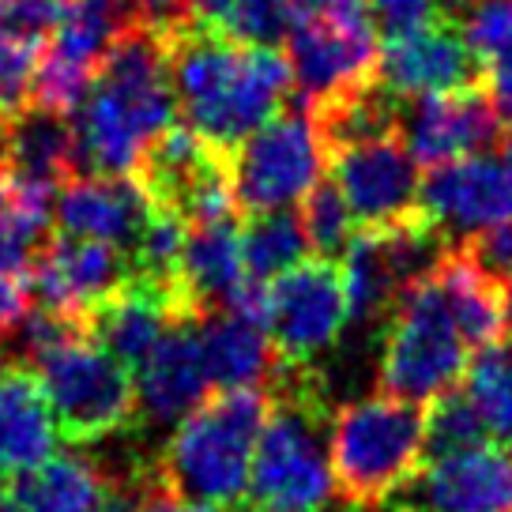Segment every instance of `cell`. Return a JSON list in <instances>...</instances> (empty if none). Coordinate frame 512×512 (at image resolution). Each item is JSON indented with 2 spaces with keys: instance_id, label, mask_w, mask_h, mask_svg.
I'll list each match as a JSON object with an SVG mask.
<instances>
[{
  "instance_id": "6da1fadb",
  "label": "cell",
  "mask_w": 512,
  "mask_h": 512,
  "mask_svg": "<svg viewBox=\"0 0 512 512\" xmlns=\"http://www.w3.org/2000/svg\"><path fill=\"white\" fill-rule=\"evenodd\" d=\"M162 23L177 117L211 147L234 151L290 102L294 72L279 46L230 42L189 16Z\"/></svg>"
},
{
  "instance_id": "7a4b0ae2",
  "label": "cell",
  "mask_w": 512,
  "mask_h": 512,
  "mask_svg": "<svg viewBox=\"0 0 512 512\" xmlns=\"http://www.w3.org/2000/svg\"><path fill=\"white\" fill-rule=\"evenodd\" d=\"M166 23L140 16L113 38L95 83L72 110L80 174H132L147 144L174 125Z\"/></svg>"
},
{
  "instance_id": "3957f363",
  "label": "cell",
  "mask_w": 512,
  "mask_h": 512,
  "mask_svg": "<svg viewBox=\"0 0 512 512\" xmlns=\"http://www.w3.org/2000/svg\"><path fill=\"white\" fill-rule=\"evenodd\" d=\"M249 475L253 512H324L336 497L332 415L317 366L283 362Z\"/></svg>"
},
{
  "instance_id": "277c9868",
  "label": "cell",
  "mask_w": 512,
  "mask_h": 512,
  "mask_svg": "<svg viewBox=\"0 0 512 512\" xmlns=\"http://www.w3.org/2000/svg\"><path fill=\"white\" fill-rule=\"evenodd\" d=\"M272 396L268 388L211 392L189 418H181L155 456V475L177 497L230 509L249 494L256 441Z\"/></svg>"
},
{
  "instance_id": "5b68a950",
  "label": "cell",
  "mask_w": 512,
  "mask_h": 512,
  "mask_svg": "<svg viewBox=\"0 0 512 512\" xmlns=\"http://www.w3.org/2000/svg\"><path fill=\"white\" fill-rule=\"evenodd\" d=\"M426 460L422 403L373 392L332 411V471L336 494L351 509L381 505Z\"/></svg>"
},
{
  "instance_id": "8992f818",
  "label": "cell",
  "mask_w": 512,
  "mask_h": 512,
  "mask_svg": "<svg viewBox=\"0 0 512 512\" xmlns=\"http://www.w3.org/2000/svg\"><path fill=\"white\" fill-rule=\"evenodd\" d=\"M471 343L448 309L433 272L403 287L384 317V343L377 362V388L400 400L430 403L456 388L471 366Z\"/></svg>"
},
{
  "instance_id": "52a82bcc",
  "label": "cell",
  "mask_w": 512,
  "mask_h": 512,
  "mask_svg": "<svg viewBox=\"0 0 512 512\" xmlns=\"http://www.w3.org/2000/svg\"><path fill=\"white\" fill-rule=\"evenodd\" d=\"M46 384L53 415L72 445H95L136 422V377L80 328L49 343L31 362Z\"/></svg>"
},
{
  "instance_id": "ba28073f",
  "label": "cell",
  "mask_w": 512,
  "mask_h": 512,
  "mask_svg": "<svg viewBox=\"0 0 512 512\" xmlns=\"http://www.w3.org/2000/svg\"><path fill=\"white\" fill-rule=\"evenodd\" d=\"M287 61L302 102L332 98L377 76V27L366 0H294Z\"/></svg>"
},
{
  "instance_id": "9c48e42d",
  "label": "cell",
  "mask_w": 512,
  "mask_h": 512,
  "mask_svg": "<svg viewBox=\"0 0 512 512\" xmlns=\"http://www.w3.org/2000/svg\"><path fill=\"white\" fill-rule=\"evenodd\" d=\"M226 155L241 215L298 208L328 170L309 110L294 98Z\"/></svg>"
},
{
  "instance_id": "30bf717a",
  "label": "cell",
  "mask_w": 512,
  "mask_h": 512,
  "mask_svg": "<svg viewBox=\"0 0 512 512\" xmlns=\"http://www.w3.org/2000/svg\"><path fill=\"white\" fill-rule=\"evenodd\" d=\"M128 177L140 185L151 208L174 211L189 226L241 215L230 185V155L200 140L189 125L159 132Z\"/></svg>"
},
{
  "instance_id": "8fae6325",
  "label": "cell",
  "mask_w": 512,
  "mask_h": 512,
  "mask_svg": "<svg viewBox=\"0 0 512 512\" xmlns=\"http://www.w3.org/2000/svg\"><path fill=\"white\" fill-rule=\"evenodd\" d=\"M351 320L343 264L328 256H305L268 283V317L264 328L279 347L283 362L317 366L320 354L339 343Z\"/></svg>"
},
{
  "instance_id": "7c38bea8",
  "label": "cell",
  "mask_w": 512,
  "mask_h": 512,
  "mask_svg": "<svg viewBox=\"0 0 512 512\" xmlns=\"http://www.w3.org/2000/svg\"><path fill=\"white\" fill-rule=\"evenodd\" d=\"M422 166L400 128L377 132L328 155V177L347 196L358 226H392L422 211Z\"/></svg>"
},
{
  "instance_id": "4fadbf2b",
  "label": "cell",
  "mask_w": 512,
  "mask_h": 512,
  "mask_svg": "<svg viewBox=\"0 0 512 512\" xmlns=\"http://www.w3.org/2000/svg\"><path fill=\"white\" fill-rule=\"evenodd\" d=\"M384 505L400 512H512V448L482 441L426 460Z\"/></svg>"
},
{
  "instance_id": "5bb4252c",
  "label": "cell",
  "mask_w": 512,
  "mask_h": 512,
  "mask_svg": "<svg viewBox=\"0 0 512 512\" xmlns=\"http://www.w3.org/2000/svg\"><path fill=\"white\" fill-rule=\"evenodd\" d=\"M400 136L407 151L418 159V166L433 170L441 162L494 151L497 144H505V121H501L486 83H479V87L403 98Z\"/></svg>"
},
{
  "instance_id": "9a60e30c",
  "label": "cell",
  "mask_w": 512,
  "mask_h": 512,
  "mask_svg": "<svg viewBox=\"0 0 512 512\" xmlns=\"http://www.w3.org/2000/svg\"><path fill=\"white\" fill-rule=\"evenodd\" d=\"M422 211L452 245L512 219V162L494 151L441 162L422 177Z\"/></svg>"
},
{
  "instance_id": "2e32d148",
  "label": "cell",
  "mask_w": 512,
  "mask_h": 512,
  "mask_svg": "<svg viewBox=\"0 0 512 512\" xmlns=\"http://www.w3.org/2000/svg\"><path fill=\"white\" fill-rule=\"evenodd\" d=\"M377 76L400 98H415L433 91H456V87H479L486 83V68L475 46L467 42L464 23L441 12L415 31L384 38Z\"/></svg>"
},
{
  "instance_id": "e0dca14e",
  "label": "cell",
  "mask_w": 512,
  "mask_h": 512,
  "mask_svg": "<svg viewBox=\"0 0 512 512\" xmlns=\"http://www.w3.org/2000/svg\"><path fill=\"white\" fill-rule=\"evenodd\" d=\"M128 279H132V256L121 245L72 238V234H53L31 264L34 305H46L53 313L76 320H83V313L98 298H106Z\"/></svg>"
},
{
  "instance_id": "ac0fdd59",
  "label": "cell",
  "mask_w": 512,
  "mask_h": 512,
  "mask_svg": "<svg viewBox=\"0 0 512 512\" xmlns=\"http://www.w3.org/2000/svg\"><path fill=\"white\" fill-rule=\"evenodd\" d=\"M136 373V418L155 430H174L215 392L196 320H177Z\"/></svg>"
},
{
  "instance_id": "d6986e66",
  "label": "cell",
  "mask_w": 512,
  "mask_h": 512,
  "mask_svg": "<svg viewBox=\"0 0 512 512\" xmlns=\"http://www.w3.org/2000/svg\"><path fill=\"white\" fill-rule=\"evenodd\" d=\"M177 320H192L181 294L132 275L128 283L110 290L83 313V332L95 339L98 347H106L117 362L136 369Z\"/></svg>"
},
{
  "instance_id": "ffe728a7",
  "label": "cell",
  "mask_w": 512,
  "mask_h": 512,
  "mask_svg": "<svg viewBox=\"0 0 512 512\" xmlns=\"http://www.w3.org/2000/svg\"><path fill=\"white\" fill-rule=\"evenodd\" d=\"M151 204L128 174H76L53 196V226L72 238L110 241L132 249L144 230Z\"/></svg>"
},
{
  "instance_id": "44dd1931",
  "label": "cell",
  "mask_w": 512,
  "mask_h": 512,
  "mask_svg": "<svg viewBox=\"0 0 512 512\" xmlns=\"http://www.w3.org/2000/svg\"><path fill=\"white\" fill-rule=\"evenodd\" d=\"M57 415L38 369L4 362L0 369V471L23 475L57 452Z\"/></svg>"
},
{
  "instance_id": "7402d4cb",
  "label": "cell",
  "mask_w": 512,
  "mask_h": 512,
  "mask_svg": "<svg viewBox=\"0 0 512 512\" xmlns=\"http://www.w3.org/2000/svg\"><path fill=\"white\" fill-rule=\"evenodd\" d=\"M245 260H241V223L238 215L215 223L189 226V238L181 249L177 283L185 294L192 320H204L234 302L245 287Z\"/></svg>"
},
{
  "instance_id": "603a6c76",
  "label": "cell",
  "mask_w": 512,
  "mask_h": 512,
  "mask_svg": "<svg viewBox=\"0 0 512 512\" xmlns=\"http://www.w3.org/2000/svg\"><path fill=\"white\" fill-rule=\"evenodd\" d=\"M215 392L223 388H268L283 369V354L260 320L238 309H219L196 320Z\"/></svg>"
},
{
  "instance_id": "cb8c5ba5",
  "label": "cell",
  "mask_w": 512,
  "mask_h": 512,
  "mask_svg": "<svg viewBox=\"0 0 512 512\" xmlns=\"http://www.w3.org/2000/svg\"><path fill=\"white\" fill-rule=\"evenodd\" d=\"M117 471L95 456H49L42 467L12 475L19 512H106Z\"/></svg>"
},
{
  "instance_id": "d4e9b609",
  "label": "cell",
  "mask_w": 512,
  "mask_h": 512,
  "mask_svg": "<svg viewBox=\"0 0 512 512\" xmlns=\"http://www.w3.org/2000/svg\"><path fill=\"white\" fill-rule=\"evenodd\" d=\"M4 166L16 170L27 181H38L46 189H61L68 177L80 174L76 166V132L72 113L49 110L31 102L27 110L8 117V144H4Z\"/></svg>"
},
{
  "instance_id": "484cf974",
  "label": "cell",
  "mask_w": 512,
  "mask_h": 512,
  "mask_svg": "<svg viewBox=\"0 0 512 512\" xmlns=\"http://www.w3.org/2000/svg\"><path fill=\"white\" fill-rule=\"evenodd\" d=\"M53 196L57 192L0 166V264L31 272L34 256L53 238Z\"/></svg>"
},
{
  "instance_id": "4316f807",
  "label": "cell",
  "mask_w": 512,
  "mask_h": 512,
  "mask_svg": "<svg viewBox=\"0 0 512 512\" xmlns=\"http://www.w3.org/2000/svg\"><path fill=\"white\" fill-rule=\"evenodd\" d=\"M309 249V234H305L302 211H260V215H245L241 226V260H245V275L253 283H272L275 275L302 264Z\"/></svg>"
},
{
  "instance_id": "83f0119b",
  "label": "cell",
  "mask_w": 512,
  "mask_h": 512,
  "mask_svg": "<svg viewBox=\"0 0 512 512\" xmlns=\"http://www.w3.org/2000/svg\"><path fill=\"white\" fill-rule=\"evenodd\" d=\"M185 16L245 46H283L294 0H189Z\"/></svg>"
},
{
  "instance_id": "f1b7e54d",
  "label": "cell",
  "mask_w": 512,
  "mask_h": 512,
  "mask_svg": "<svg viewBox=\"0 0 512 512\" xmlns=\"http://www.w3.org/2000/svg\"><path fill=\"white\" fill-rule=\"evenodd\" d=\"M464 34L486 68V91L501 121L512 125V0H475L464 16Z\"/></svg>"
},
{
  "instance_id": "f546056e",
  "label": "cell",
  "mask_w": 512,
  "mask_h": 512,
  "mask_svg": "<svg viewBox=\"0 0 512 512\" xmlns=\"http://www.w3.org/2000/svg\"><path fill=\"white\" fill-rule=\"evenodd\" d=\"M464 388L479 407L490 437L512 448V336L475 354L464 373Z\"/></svg>"
},
{
  "instance_id": "4dcf8cb0",
  "label": "cell",
  "mask_w": 512,
  "mask_h": 512,
  "mask_svg": "<svg viewBox=\"0 0 512 512\" xmlns=\"http://www.w3.org/2000/svg\"><path fill=\"white\" fill-rule=\"evenodd\" d=\"M490 441V430L482 422L475 400L467 396V388H448L426 407V460H441L452 452L475 448ZM422 460V464H426Z\"/></svg>"
},
{
  "instance_id": "1f68e13d",
  "label": "cell",
  "mask_w": 512,
  "mask_h": 512,
  "mask_svg": "<svg viewBox=\"0 0 512 512\" xmlns=\"http://www.w3.org/2000/svg\"><path fill=\"white\" fill-rule=\"evenodd\" d=\"M302 223L313 256H328V260H343L347 245L358 234V219L332 177H320L313 192L302 200Z\"/></svg>"
},
{
  "instance_id": "d6a6232c",
  "label": "cell",
  "mask_w": 512,
  "mask_h": 512,
  "mask_svg": "<svg viewBox=\"0 0 512 512\" xmlns=\"http://www.w3.org/2000/svg\"><path fill=\"white\" fill-rule=\"evenodd\" d=\"M42 42L46 38L0 31V113L4 117H16L19 110H27L34 102Z\"/></svg>"
},
{
  "instance_id": "836d02e7",
  "label": "cell",
  "mask_w": 512,
  "mask_h": 512,
  "mask_svg": "<svg viewBox=\"0 0 512 512\" xmlns=\"http://www.w3.org/2000/svg\"><path fill=\"white\" fill-rule=\"evenodd\" d=\"M366 8L381 38H396L403 31H415V27H422V23H430V19L445 12L441 0H366Z\"/></svg>"
},
{
  "instance_id": "e575fe53",
  "label": "cell",
  "mask_w": 512,
  "mask_h": 512,
  "mask_svg": "<svg viewBox=\"0 0 512 512\" xmlns=\"http://www.w3.org/2000/svg\"><path fill=\"white\" fill-rule=\"evenodd\" d=\"M61 12V4H49V0H0V31L46 38L57 27Z\"/></svg>"
},
{
  "instance_id": "d590c367",
  "label": "cell",
  "mask_w": 512,
  "mask_h": 512,
  "mask_svg": "<svg viewBox=\"0 0 512 512\" xmlns=\"http://www.w3.org/2000/svg\"><path fill=\"white\" fill-rule=\"evenodd\" d=\"M31 305H34L31 272H19V268H4L0 264V339L31 313Z\"/></svg>"
},
{
  "instance_id": "8d00e7d4",
  "label": "cell",
  "mask_w": 512,
  "mask_h": 512,
  "mask_svg": "<svg viewBox=\"0 0 512 512\" xmlns=\"http://www.w3.org/2000/svg\"><path fill=\"white\" fill-rule=\"evenodd\" d=\"M144 512H226V509H219V505H204V501H189V497L170 494V490H166V486L159 482V475H155V486H151V494H147Z\"/></svg>"
},
{
  "instance_id": "74e56055",
  "label": "cell",
  "mask_w": 512,
  "mask_h": 512,
  "mask_svg": "<svg viewBox=\"0 0 512 512\" xmlns=\"http://www.w3.org/2000/svg\"><path fill=\"white\" fill-rule=\"evenodd\" d=\"M147 19H181L189 0H136Z\"/></svg>"
},
{
  "instance_id": "f35d334b",
  "label": "cell",
  "mask_w": 512,
  "mask_h": 512,
  "mask_svg": "<svg viewBox=\"0 0 512 512\" xmlns=\"http://www.w3.org/2000/svg\"><path fill=\"white\" fill-rule=\"evenodd\" d=\"M0 512H19V505L12 501V486L0 482Z\"/></svg>"
},
{
  "instance_id": "ab89813d",
  "label": "cell",
  "mask_w": 512,
  "mask_h": 512,
  "mask_svg": "<svg viewBox=\"0 0 512 512\" xmlns=\"http://www.w3.org/2000/svg\"><path fill=\"white\" fill-rule=\"evenodd\" d=\"M4 144H8V117L0 113V166H4Z\"/></svg>"
},
{
  "instance_id": "60d3db41",
  "label": "cell",
  "mask_w": 512,
  "mask_h": 512,
  "mask_svg": "<svg viewBox=\"0 0 512 512\" xmlns=\"http://www.w3.org/2000/svg\"><path fill=\"white\" fill-rule=\"evenodd\" d=\"M358 512H400V509H392V505H366V509H358Z\"/></svg>"
},
{
  "instance_id": "b9f144b4",
  "label": "cell",
  "mask_w": 512,
  "mask_h": 512,
  "mask_svg": "<svg viewBox=\"0 0 512 512\" xmlns=\"http://www.w3.org/2000/svg\"><path fill=\"white\" fill-rule=\"evenodd\" d=\"M505 159L512 162V132H509V136H505Z\"/></svg>"
},
{
  "instance_id": "7bdbcfd3",
  "label": "cell",
  "mask_w": 512,
  "mask_h": 512,
  "mask_svg": "<svg viewBox=\"0 0 512 512\" xmlns=\"http://www.w3.org/2000/svg\"><path fill=\"white\" fill-rule=\"evenodd\" d=\"M452 4H460V8H471V4H475V0H452Z\"/></svg>"
},
{
  "instance_id": "ee69618b",
  "label": "cell",
  "mask_w": 512,
  "mask_h": 512,
  "mask_svg": "<svg viewBox=\"0 0 512 512\" xmlns=\"http://www.w3.org/2000/svg\"><path fill=\"white\" fill-rule=\"evenodd\" d=\"M49 4H61V8H64V4H68V0H49Z\"/></svg>"
},
{
  "instance_id": "f6af8a7d",
  "label": "cell",
  "mask_w": 512,
  "mask_h": 512,
  "mask_svg": "<svg viewBox=\"0 0 512 512\" xmlns=\"http://www.w3.org/2000/svg\"><path fill=\"white\" fill-rule=\"evenodd\" d=\"M0 369H4V358H0Z\"/></svg>"
},
{
  "instance_id": "bcb514c9",
  "label": "cell",
  "mask_w": 512,
  "mask_h": 512,
  "mask_svg": "<svg viewBox=\"0 0 512 512\" xmlns=\"http://www.w3.org/2000/svg\"><path fill=\"white\" fill-rule=\"evenodd\" d=\"M245 512H253V509H245Z\"/></svg>"
}]
</instances>
